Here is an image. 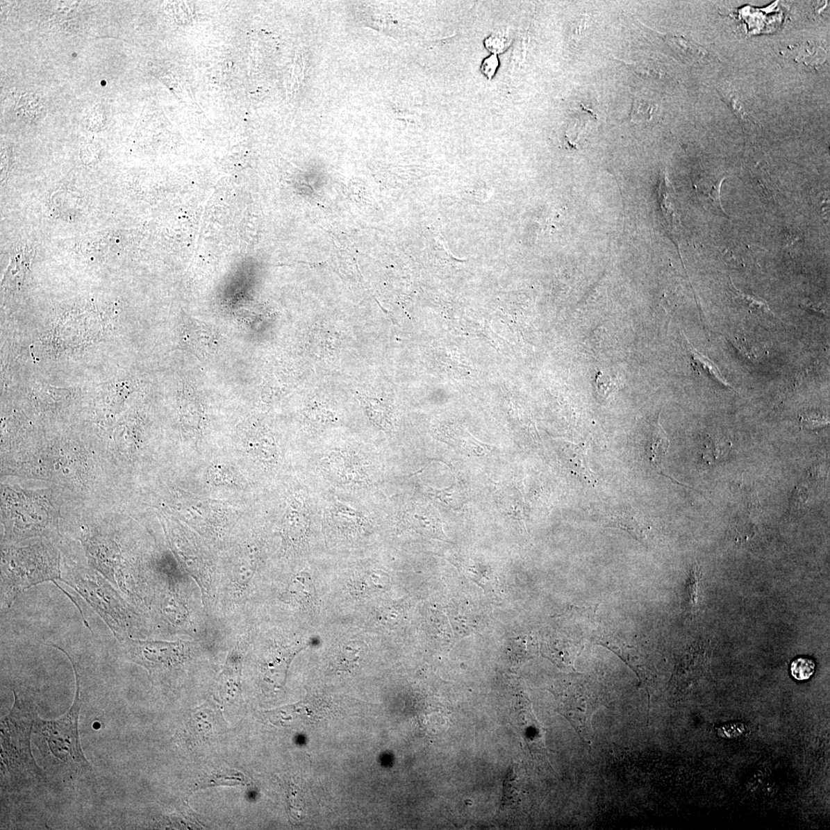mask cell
<instances>
[{"label":"cell","mask_w":830,"mask_h":830,"mask_svg":"<svg viewBox=\"0 0 830 830\" xmlns=\"http://www.w3.org/2000/svg\"><path fill=\"white\" fill-rule=\"evenodd\" d=\"M15 703L1 722V770L12 788L40 782L44 778L31 752V738L38 714L34 705L14 691Z\"/></svg>","instance_id":"6da1fadb"},{"label":"cell","mask_w":830,"mask_h":830,"mask_svg":"<svg viewBox=\"0 0 830 830\" xmlns=\"http://www.w3.org/2000/svg\"><path fill=\"white\" fill-rule=\"evenodd\" d=\"M75 670L76 697L73 706L61 718L35 720L34 733L40 737V752L55 769L71 777L91 773L92 767L85 757L78 737V717L81 712V680L76 665L67 655Z\"/></svg>","instance_id":"7a4b0ae2"},{"label":"cell","mask_w":830,"mask_h":830,"mask_svg":"<svg viewBox=\"0 0 830 830\" xmlns=\"http://www.w3.org/2000/svg\"><path fill=\"white\" fill-rule=\"evenodd\" d=\"M130 647L133 659L150 671L176 665L185 658L187 649L183 642L133 641Z\"/></svg>","instance_id":"3957f363"},{"label":"cell","mask_w":830,"mask_h":830,"mask_svg":"<svg viewBox=\"0 0 830 830\" xmlns=\"http://www.w3.org/2000/svg\"><path fill=\"white\" fill-rule=\"evenodd\" d=\"M605 526H615L629 532L631 535L640 542H643L646 538L643 517L639 516L633 510L626 508L610 509L602 517Z\"/></svg>","instance_id":"277c9868"},{"label":"cell","mask_w":830,"mask_h":830,"mask_svg":"<svg viewBox=\"0 0 830 830\" xmlns=\"http://www.w3.org/2000/svg\"><path fill=\"white\" fill-rule=\"evenodd\" d=\"M389 576L381 570H369L358 573L351 583L352 593L358 597H366L381 593L389 586Z\"/></svg>","instance_id":"5b68a950"},{"label":"cell","mask_w":830,"mask_h":830,"mask_svg":"<svg viewBox=\"0 0 830 830\" xmlns=\"http://www.w3.org/2000/svg\"><path fill=\"white\" fill-rule=\"evenodd\" d=\"M315 588L311 576L307 572H300L291 579L286 591L288 601L309 607L315 601Z\"/></svg>","instance_id":"8992f818"},{"label":"cell","mask_w":830,"mask_h":830,"mask_svg":"<svg viewBox=\"0 0 830 830\" xmlns=\"http://www.w3.org/2000/svg\"><path fill=\"white\" fill-rule=\"evenodd\" d=\"M670 441L667 433L658 420L653 424L651 438L646 446L645 451L649 463L660 474H663V461L667 456Z\"/></svg>","instance_id":"52a82bcc"},{"label":"cell","mask_w":830,"mask_h":830,"mask_svg":"<svg viewBox=\"0 0 830 830\" xmlns=\"http://www.w3.org/2000/svg\"><path fill=\"white\" fill-rule=\"evenodd\" d=\"M366 646L363 642L349 640L338 647L335 655L334 667L341 672H351L356 670L365 654Z\"/></svg>","instance_id":"ba28073f"},{"label":"cell","mask_w":830,"mask_h":830,"mask_svg":"<svg viewBox=\"0 0 830 830\" xmlns=\"http://www.w3.org/2000/svg\"><path fill=\"white\" fill-rule=\"evenodd\" d=\"M673 51L686 62L694 63L704 59L705 50L681 35H664L662 37Z\"/></svg>","instance_id":"9c48e42d"},{"label":"cell","mask_w":830,"mask_h":830,"mask_svg":"<svg viewBox=\"0 0 830 830\" xmlns=\"http://www.w3.org/2000/svg\"><path fill=\"white\" fill-rule=\"evenodd\" d=\"M688 346L692 366L699 374H704L706 377L718 381L719 383L727 388L733 389L730 383L722 375L718 367L708 358L697 351L690 343H688Z\"/></svg>","instance_id":"30bf717a"},{"label":"cell","mask_w":830,"mask_h":830,"mask_svg":"<svg viewBox=\"0 0 830 830\" xmlns=\"http://www.w3.org/2000/svg\"><path fill=\"white\" fill-rule=\"evenodd\" d=\"M240 656L233 652L228 659L222 675L221 690L224 694L234 695L240 691Z\"/></svg>","instance_id":"8fae6325"},{"label":"cell","mask_w":830,"mask_h":830,"mask_svg":"<svg viewBox=\"0 0 830 830\" xmlns=\"http://www.w3.org/2000/svg\"><path fill=\"white\" fill-rule=\"evenodd\" d=\"M308 529L307 517L299 508L288 512L284 524V533L288 540L299 541L306 536Z\"/></svg>","instance_id":"7c38bea8"},{"label":"cell","mask_w":830,"mask_h":830,"mask_svg":"<svg viewBox=\"0 0 830 830\" xmlns=\"http://www.w3.org/2000/svg\"><path fill=\"white\" fill-rule=\"evenodd\" d=\"M674 194L667 176L663 175L659 187V200L662 212L665 216L668 225L672 229L676 228L677 222Z\"/></svg>","instance_id":"4fadbf2b"},{"label":"cell","mask_w":830,"mask_h":830,"mask_svg":"<svg viewBox=\"0 0 830 830\" xmlns=\"http://www.w3.org/2000/svg\"><path fill=\"white\" fill-rule=\"evenodd\" d=\"M731 284L734 299L736 301L740 303L741 306L747 307L749 311L755 313L774 316V314L771 311L766 301L756 298L755 296H752L739 291L738 288H736L732 283V281Z\"/></svg>","instance_id":"5bb4252c"},{"label":"cell","mask_w":830,"mask_h":830,"mask_svg":"<svg viewBox=\"0 0 830 830\" xmlns=\"http://www.w3.org/2000/svg\"><path fill=\"white\" fill-rule=\"evenodd\" d=\"M815 663L813 660L799 658L791 664L790 672L794 679L804 681L811 679L815 672Z\"/></svg>","instance_id":"9a60e30c"},{"label":"cell","mask_w":830,"mask_h":830,"mask_svg":"<svg viewBox=\"0 0 830 830\" xmlns=\"http://www.w3.org/2000/svg\"><path fill=\"white\" fill-rule=\"evenodd\" d=\"M425 515L415 513L409 516V522L417 531L424 533V535L436 537L441 533H439L438 526L435 520Z\"/></svg>","instance_id":"2e32d148"},{"label":"cell","mask_w":830,"mask_h":830,"mask_svg":"<svg viewBox=\"0 0 830 830\" xmlns=\"http://www.w3.org/2000/svg\"><path fill=\"white\" fill-rule=\"evenodd\" d=\"M256 567V561L250 556L241 561L235 572V581L238 586L244 588L248 586L254 575Z\"/></svg>","instance_id":"e0dca14e"},{"label":"cell","mask_w":830,"mask_h":830,"mask_svg":"<svg viewBox=\"0 0 830 830\" xmlns=\"http://www.w3.org/2000/svg\"><path fill=\"white\" fill-rule=\"evenodd\" d=\"M653 111L654 106L647 101L636 99L633 103L631 119L635 124H642L652 119Z\"/></svg>","instance_id":"ac0fdd59"},{"label":"cell","mask_w":830,"mask_h":830,"mask_svg":"<svg viewBox=\"0 0 830 830\" xmlns=\"http://www.w3.org/2000/svg\"><path fill=\"white\" fill-rule=\"evenodd\" d=\"M240 775H241V774H236L235 775H233V774H231L229 773V772H226V774L213 775L210 777L204 779V781L203 782L200 783V786H201V788H204V786H205V788H207V786H209L219 785V783H231V781H233L236 784L237 783L238 784L244 783L245 781L244 777H243V775H242L241 777H240Z\"/></svg>","instance_id":"d6986e66"},{"label":"cell","mask_w":830,"mask_h":830,"mask_svg":"<svg viewBox=\"0 0 830 830\" xmlns=\"http://www.w3.org/2000/svg\"><path fill=\"white\" fill-rule=\"evenodd\" d=\"M400 610L394 604H387L378 611L379 622L385 625H394L400 618Z\"/></svg>","instance_id":"ffe728a7"},{"label":"cell","mask_w":830,"mask_h":830,"mask_svg":"<svg viewBox=\"0 0 830 830\" xmlns=\"http://www.w3.org/2000/svg\"><path fill=\"white\" fill-rule=\"evenodd\" d=\"M167 610L172 619L178 623L183 622L187 617V611L184 604L176 597L170 599Z\"/></svg>","instance_id":"44dd1931"},{"label":"cell","mask_w":830,"mask_h":830,"mask_svg":"<svg viewBox=\"0 0 830 830\" xmlns=\"http://www.w3.org/2000/svg\"><path fill=\"white\" fill-rule=\"evenodd\" d=\"M503 34H495L485 41V45L490 51L495 53H500L509 44V40Z\"/></svg>","instance_id":"7402d4cb"},{"label":"cell","mask_w":830,"mask_h":830,"mask_svg":"<svg viewBox=\"0 0 830 830\" xmlns=\"http://www.w3.org/2000/svg\"><path fill=\"white\" fill-rule=\"evenodd\" d=\"M497 58L493 55L488 58L483 63L482 70L483 73L488 78H492L495 73V70L498 66Z\"/></svg>","instance_id":"603a6c76"},{"label":"cell","mask_w":830,"mask_h":830,"mask_svg":"<svg viewBox=\"0 0 830 830\" xmlns=\"http://www.w3.org/2000/svg\"><path fill=\"white\" fill-rule=\"evenodd\" d=\"M792 498L793 501L792 504L793 506H795L796 508L800 506V505H802V504H804L807 499V495L805 489L803 487H798L797 488V492L794 493Z\"/></svg>","instance_id":"cb8c5ba5"},{"label":"cell","mask_w":830,"mask_h":830,"mask_svg":"<svg viewBox=\"0 0 830 830\" xmlns=\"http://www.w3.org/2000/svg\"><path fill=\"white\" fill-rule=\"evenodd\" d=\"M588 24V17H581L579 18V20L576 21V23L574 25V35H579V38L580 35H581V33L586 31Z\"/></svg>","instance_id":"d4e9b609"}]
</instances>
